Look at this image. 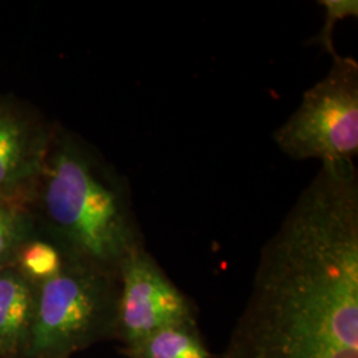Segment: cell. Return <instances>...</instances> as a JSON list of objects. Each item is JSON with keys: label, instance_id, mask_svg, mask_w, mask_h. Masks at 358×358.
I'll return each mask as SVG.
<instances>
[{"label": "cell", "instance_id": "obj_4", "mask_svg": "<svg viewBox=\"0 0 358 358\" xmlns=\"http://www.w3.org/2000/svg\"><path fill=\"white\" fill-rule=\"evenodd\" d=\"M273 141L296 161L355 164L358 154L357 62L353 57H333L327 76L304 93L294 115L275 130Z\"/></svg>", "mask_w": 358, "mask_h": 358}, {"label": "cell", "instance_id": "obj_7", "mask_svg": "<svg viewBox=\"0 0 358 358\" xmlns=\"http://www.w3.org/2000/svg\"><path fill=\"white\" fill-rule=\"evenodd\" d=\"M44 142L19 115L0 109V199L8 201L36 174Z\"/></svg>", "mask_w": 358, "mask_h": 358}, {"label": "cell", "instance_id": "obj_9", "mask_svg": "<svg viewBox=\"0 0 358 358\" xmlns=\"http://www.w3.org/2000/svg\"><path fill=\"white\" fill-rule=\"evenodd\" d=\"M66 256L53 242L29 239L17 252L13 267L36 287L63 268Z\"/></svg>", "mask_w": 358, "mask_h": 358}, {"label": "cell", "instance_id": "obj_12", "mask_svg": "<svg viewBox=\"0 0 358 358\" xmlns=\"http://www.w3.org/2000/svg\"><path fill=\"white\" fill-rule=\"evenodd\" d=\"M0 358H1V356H0Z\"/></svg>", "mask_w": 358, "mask_h": 358}, {"label": "cell", "instance_id": "obj_11", "mask_svg": "<svg viewBox=\"0 0 358 358\" xmlns=\"http://www.w3.org/2000/svg\"><path fill=\"white\" fill-rule=\"evenodd\" d=\"M321 4L327 8V23L320 35L316 38L320 45L333 57L338 56L334 51L332 41L333 26L336 20H343L346 16H357L358 3L355 0H322Z\"/></svg>", "mask_w": 358, "mask_h": 358}, {"label": "cell", "instance_id": "obj_3", "mask_svg": "<svg viewBox=\"0 0 358 358\" xmlns=\"http://www.w3.org/2000/svg\"><path fill=\"white\" fill-rule=\"evenodd\" d=\"M118 280L66 257L63 268L36 285V307L24 358H71L115 340Z\"/></svg>", "mask_w": 358, "mask_h": 358}, {"label": "cell", "instance_id": "obj_1", "mask_svg": "<svg viewBox=\"0 0 358 358\" xmlns=\"http://www.w3.org/2000/svg\"><path fill=\"white\" fill-rule=\"evenodd\" d=\"M217 358H358V171L321 165L262 248Z\"/></svg>", "mask_w": 358, "mask_h": 358}, {"label": "cell", "instance_id": "obj_10", "mask_svg": "<svg viewBox=\"0 0 358 358\" xmlns=\"http://www.w3.org/2000/svg\"><path fill=\"white\" fill-rule=\"evenodd\" d=\"M32 239L27 217L6 199H0V269L11 267L20 248Z\"/></svg>", "mask_w": 358, "mask_h": 358}, {"label": "cell", "instance_id": "obj_6", "mask_svg": "<svg viewBox=\"0 0 358 358\" xmlns=\"http://www.w3.org/2000/svg\"><path fill=\"white\" fill-rule=\"evenodd\" d=\"M36 307V287L15 268L0 269V356L24 358Z\"/></svg>", "mask_w": 358, "mask_h": 358}, {"label": "cell", "instance_id": "obj_8", "mask_svg": "<svg viewBox=\"0 0 358 358\" xmlns=\"http://www.w3.org/2000/svg\"><path fill=\"white\" fill-rule=\"evenodd\" d=\"M122 353L127 358H217L210 352L198 322L162 328Z\"/></svg>", "mask_w": 358, "mask_h": 358}, {"label": "cell", "instance_id": "obj_2", "mask_svg": "<svg viewBox=\"0 0 358 358\" xmlns=\"http://www.w3.org/2000/svg\"><path fill=\"white\" fill-rule=\"evenodd\" d=\"M45 176L51 242L73 262L117 275L121 262L145 245L125 185L68 137L57 142Z\"/></svg>", "mask_w": 358, "mask_h": 358}, {"label": "cell", "instance_id": "obj_5", "mask_svg": "<svg viewBox=\"0 0 358 358\" xmlns=\"http://www.w3.org/2000/svg\"><path fill=\"white\" fill-rule=\"evenodd\" d=\"M115 340L122 350L174 324L198 322L192 299L180 291L145 245L130 252L117 271Z\"/></svg>", "mask_w": 358, "mask_h": 358}]
</instances>
